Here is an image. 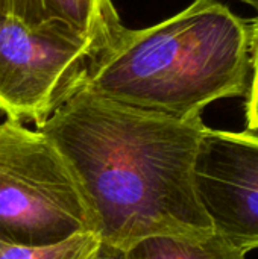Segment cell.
Instances as JSON below:
<instances>
[{
    "instance_id": "7c38bea8",
    "label": "cell",
    "mask_w": 258,
    "mask_h": 259,
    "mask_svg": "<svg viewBox=\"0 0 258 259\" xmlns=\"http://www.w3.org/2000/svg\"><path fill=\"white\" fill-rule=\"evenodd\" d=\"M242 2L246 3V5H249V6H252L258 12V0H242Z\"/></svg>"
},
{
    "instance_id": "7a4b0ae2",
    "label": "cell",
    "mask_w": 258,
    "mask_h": 259,
    "mask_svg": "<svg viewBox=\"0 0 258 259\" xmlns=\"http://www.w3.org/2000/svg\"><path fill=\"white\" fill-rule=\"evenodd\" d=\"M249 71L248 21L217 0H195L155 26H122L84 87L129 108L190 120L213 102L246 94Z\"/></svg>"
},
{
    "instance_id": "8fae6325",
    "label": "cell",
    "mask_w": 258,
    "mask_h": 259,
    "mask_svg": "<svg viewBox=\"0 0 258 259\" xmlns=\"http://www.w3.org/2000/svg\"><path fill=\"white\" fill-rule=\"evenodd\" d=\"M122 256H123V253H120L114 249H109L106 246H102V249L91 259H122Z\"/></svg>"
},
{
    "instance_id": "6da1fadb",
    "label": "cell",
    "mask_w": 258,
    "mask_h": 259,
    "mask_svg": "<svg viewBox=\"0 0 258 259\" xmlns=\"http://www.w3.org/2000/svg\"><path fill=\"white\" fill-rule=\"evenodd\" d=\"M35 129L71 170L103 246L128 255L151 238L214 232L195 187L201 117L129 108L82 87Z\"/></svg>"
},
{
    "instance_id": "52a82bcc",
    "label": "cell",
    "mask_w": 258,
    "mask_h": 259,
    "mask_svg": "<svg viewBox=\"0 0 258 259\" xmlns=\"http://www.w3.org/2000/svg\"><path fill=\"white\" fill-rule=\"evenodd\" d=\"M128 256L134 259H246V253L213 232L201 240L151 238L138 244Z\"/></svg>"
},
{
    "instance_id": "9c48e42d",
    "label": "cell",
    "mask_w": 258,
    "mask_h": 259,
    "mask_svg": "<svg viewBox=\"0 0 258 259\" xmlns=\"http://www.w3.org/2000/svg\"><path fill=\"white\" fill-rule=\"evenodd\" d=\"M249 26H251V70H252V79H251V85H248V91H254V90H258V15Z\"/></svg>"
},
{
    "instance_id": "30bf717a",
    "label": "cell",
    "mask_w": 258,
    "mask_h": 259,
    "mask_svg": "<svg viewBox=\"0 0 258 259\" xmlns=\"http://www.w3.org/2000/svg\"><path fill=\"white\" fill-rule=\"evenodd\" d=\"M245 117H246L248 131L258 134V90L246 93Z\"/></svg>"
},
{
    "instance_id": "ba28073f",
    "label": "cell",
    "mask_w": 258,
    "mask_h": 259,
    "mask_svg": "<svg viewBox=\"0 0 258 259\" xmlns=\"http://www.w3.org/2000/svg\"><path fill=\"white\" fill-rule=\"evenodd\" d=\"M102 246L96 232H79L47 244H17L0 238V259H91Z\"/></svg>"
},
{
    "instance_id": "277c9868",
    "label": "cell",
    "mask_w": 258,
    "mask_h": 259,
    "mask_svg": "<svg viewBox=\"0 0 258 259\" xmlns=\"http://www.w3.org/2000/svg\"><path fill=\"white\" fill-rule=\"evenodd\" d=\"M111 39L46 35L0 14V111L38 127L84 87L91 64Z\"/></svg>"
},
{
    "instance_id": "8992f818",
    "label": "cell",
    "mask_w": 258,
    "mask_h": 259,
    "mask_svg": "<svg viewBox=\"0 0 258 259\" xmlns=\"http://www.w3.org/2000/svg\"><path fill=\"white\" fill-rule=\"evenodd\" d=\"M0 14L67 39H111L122 27L111 0H0Z\"/></svg>"
},
{
    "instance_id": "4fadbf2b",
    "label": "cell",
    "mask_w": 258,
    "mask_h": 259,
    "mask_svg": "<svg viewBox=\"0 0 258 259\" xmlns=\"http://www.w3.org/2000/svg\"><path fill=\"white\" fill-rule=\"evenodd\" d=\"M122 259H134V258H131V256H128V255H123V256H122Z\"/></svg>"
},
{
    "instance_id": "3957f363",
    "label": "cell",
    "mask_w": 258,
    "mask_h": 259,
    "mask_svg": "<svg viewBox=\"0 0 258 259\" xmlns=\"http://www.w3.org/2000/svg\"><path fill=\"white\" fill-rule=\"evenodd\" d=\"M94 232L81 188L55 146L23 121L0 123V238L47 244Z\"/></svg>"
},
{
    "instance_id": "5b68a950",
    "label": "cell",
    "mask_w": 258,
    "mask_h": 259,
    "mask_svg": "<svg viewBox=\"0 0 258 259\" xmlns=\"http://www.w3.org/2000/svg\"><path fill=\"white\" fill-rule=\"evenodd\" d=\"M195 187L217 235L243 253L258 249V134L207 127Z\"/></svg>"
}]
</instances>
